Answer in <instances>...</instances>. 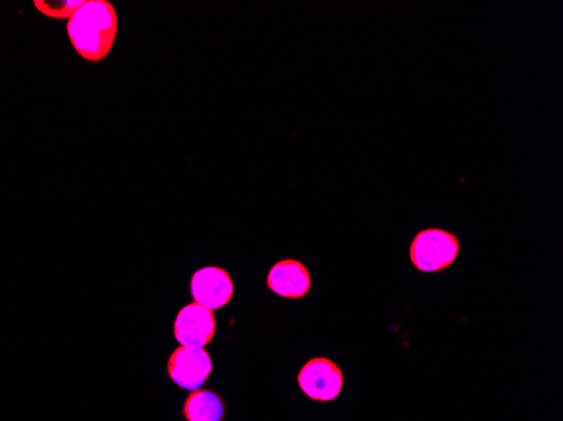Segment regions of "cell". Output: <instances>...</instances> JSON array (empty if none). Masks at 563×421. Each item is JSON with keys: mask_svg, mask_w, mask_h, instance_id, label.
<instances>
[{"mask_svg": "<svg viewBox=\"0 0 563 421\" xmlns=\"http://www.w3.org/2000/svg\"><path fill=\"white\" fill-rule=\"evenodd\" d=\"M69 43L88 63L110 55L119 33V18L109 0H85L66 24Z\"/></svg>", "mask_w": 563, "mask_h": 421, "instance_id": "obj_1", "label": "cell"}, {"mask_svg": "<svg viewBox=\"0 0 563 421\" xmlns=\"http://www.w3.org/2000/svg\"><path fill=\"white\" fill-rule=\"evenodd\" d=\"M459 242L444 230H423L410 245V259L417 270L433 274L451 267L459 255Z\"/></svg>", "mask_w": 563, "mask_h": 421, "instance_id": "obj_2", "label": "cell"}, {"mask_svg": "<svg viewBox=\"0 0 563 421\" xmlns=\"http://www.w3.org/2000/svg\"><path fill=\"white\" fill-rule=\"evenodd\" d=\"M217 334V319L199 303L183 307L174 321V337L183 347L202 350Z\"/></svg>", "mask_w": 563, "mask_h": 421, "instance_id": "obj_5", "label": "cell"}, {"mask_svg": "<svg viewBox=\"0 0 563 421\" xmlns=\"http://www.w3.org/2000/svg\"><path fill=\"white\" fill-rule=\"evenodd\" d=\"M213 372L210 354L195 347H179L167 361V375L179 388L196 391L201 388Z\"/></svg>", "mask_w": 563, "mask_h": 421, "instance_id": "obj_4", "label": "cell"}, {"mask_svg": "<svg viewBox=\"0 0 563 421\" xmlns=\"http://www.w3.org/2000/svg\"><path fill=\"white\" fill-rule=\"evenodd\" d=\"M85 0H62V2H49V0H36L37 11L51 19H71Z\"/></svg>", "mask_w": 563, "mask_h": 421, "instance_id": "obj_9", "label": "cell"}, {"mask_svg": "<svg viewBox=\"0 0 563 421\" xmlns=\"http://www.w3.org/2000/svg\"><path fill=\"white\" fill-rule=\"evenodd\" d=\"M311 285V274L297 259H280L267 275V287L284 299H302Z\"/></svg>", "mask_w": 563, "mask_h": 421, "instance_id": "obj_7", "label": "cell"}, {"mask_svg": "<svg viewBox=\"0 0 563 421\" xmlns=\"http://www.w3.org/2000/svg\"><path fill=\"white\" fill-rule=\"evenodd\" d=\"M233 293H235V287H233L232 277L223 268H201L192 275V299L211 312L232 302Z\"/></svg>", "mask_w": 563, "mask_h": 421, "instance_id": "obj_6", "label": "cell"}, {"mask_svg": "<svg viewBox=\"0 0 563 421\" xmlns=\"http://www.w3.org/2000/svg\"><path fill=\"white\" fill-rule=\"evenodd\" d=\"M297 383L307 398L316 401L336 400L343 389V373L340 367L325 357H316L303 364Z\"/></svg>", "mask_w": 563, "mask_h": 421, "instance_id": "obj_3", "label": "cell"}, {"mask_svg": "<svg viewBox=\"0 0 563 421\" xmlns=\"http://www.w3.org/2000/svg\"><path fill=\"white\" fill-rule=\"evenodd\" d=\"M183 417L186 421H221L224 417V405L218 392L196 389L186 398Z\"/></svg>", "mask_w": 563, "mask_h": 421, "instance_id": "obj_8", "label": "cell"}]
</instances>
